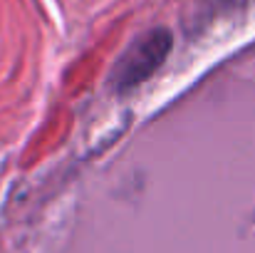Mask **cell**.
<instances>
[{"label":"cell","mask_w":255,"mask_h":253,"mask_svg":"<svg viewBox=\"0 0 255 253\" xmlns=\"http://www.w3.org/2000/svg\"><path fill=\"white\" fill-rule=\"evenodd\" d=\"M171 50V32L166 27H154L144 35H139L124 55L117 60L112 70V87L114 92H129L134 87L149 80L166 60Z\"/></svg>","instance_id":"obj_1"}]
</instances>
